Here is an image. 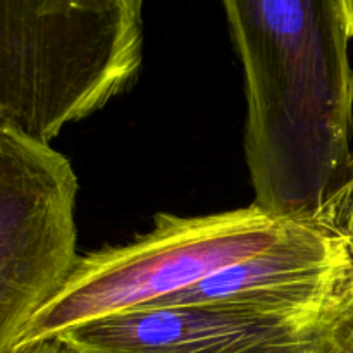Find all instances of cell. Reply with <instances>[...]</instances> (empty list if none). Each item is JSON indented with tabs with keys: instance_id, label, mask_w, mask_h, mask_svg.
<instances>
[{
	"instance_id": "obj_5",
	"label": "cell",
	"mask_w": 353,
	"mask_h": 353,
	"mask_svg": "<svg viewBox=\"0 0 353 353\" xmlns=\"http://www.w3.org/2000/svg\"><path fill=\"white\" fill-rule=\"evenodd\" d=\"M330 312L186 303L116 314L59 336L81 353H327Z\"/></svg>"
},
{
	"instance_id": "obj_8",
	"label": "cell",
	"mask_w": 353,
	"mask_h": 353,
	"mask_svg": "<svg viewBox=\"0 0 353 353\" xmlns=\"http://www.w3.org/2000/svg\"><path fill=\"white\" fill-rule=\"evenodd\" d=\"M327 353H353V285L341 292L330 312Z\"/></svg>"
},
{
	"instance_id": "obj_6",
	"label": "cell",
	"mask_w": 353,
	"mask_h": 353,
	"mask_svg": "<svg viewBox=\"0 0 353 353\" xmlns=\"http://www.w3.org/2000/svg\"><path fill=\"white\" fill-rule=\"evenodd\" d=\"M352 272L353 255L343 236L316 221H288L281 236L268 248L152 307L217 303L316 316L330 312Z\"/></svg>"
},
{
	"instance_id": "obj_4",
	"label": "cell",
	"mask_w": 353,
	"mask_h": 353,
	"mask_svg": "<svg viewBox=\"0 0 353 353\" xmlns=\"http://www.w3.org/2000/svg\"><path fill=\"white\" fill-rule=\"evenodd\" d=\"M76 195L61 152L0 123V353L16 352L78 261Z\"/></svg>"
},
{
	"instance_id": "obj_9",
	"label": "cell",
	"mask_w": 353,
	"mask_h": 353,
	"mask_svg": "<svg viewBox=\"0 0 353 353\" xmlns=\"http://www.w3.org/2000/svg\"><path fill=\"white\" fill-rule=\"evenodd\" d=\"M14 353H81L72 343L64 340L62 336L47 338V340L37 341V343L26 345L17 348Z\"/></svg>"
},
{
	"instance_id": "obj_2",
	"label": "cell",
	"mask_w": 353,
	"mask_h": 353,
	"mask_svg": "<svg viewBox=\"0 0 353 353\" xmlns=\"http://www.w3.org/2000/svg\"><path fill=\"white\" fill-rule=\"evenodd\" d=\"M141 0H0V123L50 143L131 85Z\"/></svg>"
},
{
	"instance_id": "obj_10",
	"label": "cell",
	"mask_w": 353,
	"mask_h": 353,
	"mask_svg": "<svg viewBox=\"0 0 353 353\" xmlns=\"http://www.w3.org/2000/svg\"><path fill=\"white\" fill-rule=\"evenodd\" d=\"M348 3H350V9H352V14H353V0H348Z\"/></svg>"
},
{
	"instance_id": "obj_3",
	"label": "cell",
	"mask_w": 353,
	"mask_h": 353,
	"mask_svg": "<svg viewBox=\"0 0 353 353\" xmlns=\"http://www.w3.org/2000/svg\"><path fill=\"white\" fill-rule=\"evenodd\" d=\"M286 224L288 219L272 216L255 202L209 216L157 214L150 233L123 247L78 257L57 293L30 321L17 348L155 305L268 248Z\"/></svg>"
},
{
	"instance_id": "obj_1",
	"label": "cell",
	"mask_w": 353,
	"mask_h": 353,
	"mask_svg": "<svg viewBox=\"0 0 353 353\" xmlns=\"http://www.w3.org/2000/svg\"><path fill=\"white\" fill-rule=\"evenodd\" d=\"M247 81L255 203L312 221L352 161L348 0H223Z\"/></svg>"
},
{
	"instance_id": "obj_7",
	"label": "cell",
	"mask_w": 353,
	"mask_h": 353,
	"mask_svg": "<svg viewBox=\"0 0 353 353\" xmlns=\"http://www.w3.org/2000/svg\"><path fill=\"white\" fill-rule=\"evenodd\" d=\"M312 221L343 236L353 255V155L343 179L331 192ZM348 285H353V272Z\"/></svg>"
}]
</instances>
